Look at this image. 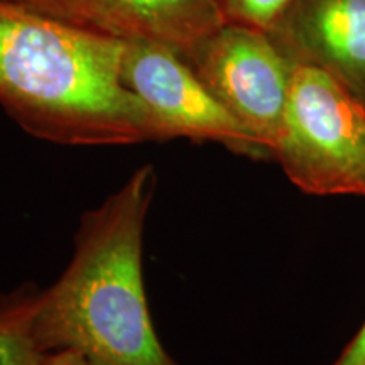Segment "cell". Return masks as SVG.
I'll use <instances>...</instances> for the list:
<instances>
[{
	"instance_id": "3957f363",
	"label": "cell",
	"mask_w": 365,
	"mask_h": 365,
	"mask_svg": "<svg viewBox=\"0 0 365 365\" xmlns=\"http://www.w3.org/2000/svg\"><path fill=\"white\" fill-rule=\"evenodd\" d=\"M272 158L304 193L365 198V102L330 73L294 63Z\"/></svg>"
},
{
	"instance_id": "8fae6325",
	"label": "cell",
	"mask_w": 365,
	"mask_h": 365,
	"mask_svg": "<svg viewBox=\"0 0 365 365\" xmlns=\"http://www.w3.org/2000/svg\"><path fill=\"white\" fill-rule=\"evenodd\" d=\"M41 365H91L85 357L73 350H58V352L46 354Z\"/></svg>"
},
{
	"instance_id": "6da1fadb",
	"label": "cell",
	"mask_w": 365,
	"mask_h": 365,
	"mask_svg": "<svg viewBox=\"0 0 365 365\" xmlns=\"http://www.w3.org/2000/svg\"><path fill=\"white\" fill-rule=\"evenodd\" d=\"M156 182L154 168L140 166L81 218L70 264L38 293L34 330L44 354L73 350L91 365H178L154 330L144 286Z\"/></svg>"
},
{
	"instance_id": "9c48e42d",
	"label": "cell",
	"mask_w": 365,
	"mask_h": 365,
	"mask_svg": "<svg viewBox=\"0 0 365 365\" xmlns=\"http://www.w3.org/2000/svg\"><path fill=\"white\" fill-rule=\"evenodd\" d=\"M291 0H223L225 21L271 31Z\"/></svg>"
},
{
	"instance_id": "277c9868",
	"label": "cell",
	"mask_w": 365,
	"mask_h": 365,
	"mask_svg": "<svg viewBox=\"0 0 365 365\" xmlns=\"http://www.w3.org/2000/svg\"><path fill=\"white\" fill-rule=\"evenodd\" d=\"M181 56L272 158L294 70L272 36L257 27L223 22Z\"/></svg>"
},
{
	"instance_id": "8992f818",
	"label": "cell",
	"mask_w": 365,
	"mask_h": 365,
	"mask_svg": "<svg viewBox=\"0 0 365 365\" xmlns=\"http://www.w3.org/2000/svg\"><path fill=\"white\" fill-rule=\"evenodd\" d=\"M22 7L122 43L185 54L225 21L223 0H22Z\"/></svg>"
},
{
	"instance_id": "7c38bea8",
	"label": "cell",
	"mask_w": 365,
	"mask_h": 365,
	"mask_svg": "<svg viewBox=\"0 0 365 365\" xmlns=\"http://www.w3.org/2000/svg\"><path fill=\"white\" fill-rule=\"evenodd\" d=\"M0 2H9V4H17V6H21L22 0H0Z\"/></svg>"
},
{
	"instance_id": "5b68a950",
	"label": "cell",
	"mask_w": 365,
	"mask_h": 365,
	"mask_svg": "<svg viewBox=\"0 0 365 365\" xmlns=\"http://www.w3.org/2000/svg\"><path fill=\"white\" fill-rule=\"evenodd\" d=\"M120 80L148 108L159 140H210L252 158L267 156L249 130L213 97L186 59L166 46L125 43Z\"/></svg>"
},
{
	"instance_id": "30bf717a",
	"label": "cell",
	"mask_w": 365,
	"mask_h": 365,
	"mask_svg": "<svg viewBox=\"0 0 365 365\" xmlns=\"http://www.w3.org/2000/svg\"><path fill=\"white\" fill-rule=\"evenodd\" d=\"M331 365H365V322Z\"/></svg>"
},
{
	"instance_id": "52a82bcc",
	"label": "cell",
	"mask_w": 365,
	"mask_h": 365,
	"mask_svg": "<svg viewBox=\"0 0 365 365\" xmlns=\"http://www.w3.org/2000/svg\"><path fill=\"white\" fill-rule=\"evenodd\" d=\"M269 34L291 61L330 73L365 102V0H291Z\"/></svg>"
},
{
	"instance_id": "ba28073f",
	"label": "cell",
	"mask_w": 365,
	"mask_h": 365,
	"mask_svg": "<svg viewBox=\"0 0 365 365\" xmlns=\"http://www.w3.org/2000/svg\"><path fill=\"white\" fill-rule=\"evenodd\" d=\"M38 293L0 299V365H41L44 350L34 330Z\"/></svg>"
},
{
	"instance_id": "7a4b0ae2",
	"label": "cell",
	"mask_w": 365,
	"mask_h": 365,
	"mask_svg": "<svg viewBox=\"0 0 365 365\" xmlns=\"http://www.w3.org/2000/svg\"><path fill=\"white\" fill-rule=\"evenodd\" d=\"M125 43L0 2V105L26 132L63 145L159 140L122 85Z\"/></svg>"
}]
</instances>
